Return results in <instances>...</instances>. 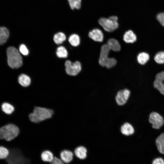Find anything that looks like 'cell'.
<instances>
[{
	"instance_id": "cell-1",
	"label": "cell",
	"mask_w": 164,
	"mask_h": 164,
	"mask_svg": "<svg viewBox=\"0 0 164 164\" xmlns=\"http://www.w3.org/2000/svg\"><path fill=\"white\" fill-rule=\"evenodd\" d=\"M53 114V111L49 109L41 107H35L33 112L29 115L31 121L38 123L51 118Z\"/></svg>"
},
{
	"instance_id": "cell-2",
	"label": "cell",
	"mask_w": 164,
	"mask_h": 164,
	"mask_svg": "<svg viewBox=\"0 0 164 164\" xmlns=\"http://www.w3.org/2000/svg\"><path fill=\"white\" fill-rule=\"evenodd\" d=\"M7 55L8 63L10 67L17 68L22 66V57L16 48L12 46L9 47L7 50Z\"/></svg>"
},
{
	"instance_id": "cell-3",
	"label": "cell",
	"mask_w": 164,
	"mask_h": 164,
	"mask_svg": "<svg viewBox=\"0 0 164 164\" xmlns=\"http://www.w3.org/2000/svg\"><path fill=\"white\" fill-rule=\"evenodd\" d=\"M19 130L18 127L12 124L5 125L0 128V139L11 141L18 135Z\"/></svg>"
},
{
	"instance_id": "cell-4",
	"label": "cell",
	"mask_w": 164,
	"mask_h": 164,
	"mask_svg": "<svg viewBox=\"0 0 164 164\" xmlns=\"http://www.w3.org/2000/svg\"><path fill=\"white\" fill-rule=\"evenodd\" d=\"M6 160L7 164H30L29 159L17 149L11 150Z\"/></svg>"
},
{
	"instance_id": "cell-5",
	"label": "cell",
	"mask_w": 164,
	"mask_h": 164,
	"mask_svg": "<svg viewBox=\"0 0 164 164\" xmlns=\"http://www.w3.org/2000/svg\"><path fill=\"white\" fill-rule=\"evenodd\" d=\"M118 18L112 16L108 18H101L98 20V23L106 31L111 32L117 29L119 26Z\"/></svg>"
},
{
	"instance_id": "cell-6",
	"label": "cell",
	"mask_w": 164,
	"mask_h": 164,
	"mask_svg": "<svg viewBox=\"0 0 164 164\" xmlns=\"http://www.w3.org/2000/svg\"><path fill=\"white\" fill-rule=\"evenodd\" d=\"M109 54V52H100L98 60L100 65L108 68L113 67L117 63V60L115 58L108 57Z\"/></svg>"
},
{
	"instance_id": "cell-7",
	"label": "cell",
	"mask_w": 164,
	"mask_h": 164,
	"mask_svg": "<svg viewBox=\"0 0 164 164\" xmlns=\"http://www.w3.org/2000/svg\"><path fill=\"white\" fill-rule=\"evenodd\" d=\"M65 65L66 73L70 75H77L81 70V64L78 61L72 63L70 60H67L65 62Z\"/></svg>"
},
{
	"instance_id": "cell-8",
	"label": "cell",
	"mask_w": 164,
	"mask_h": 164,
	"mask_svg": "<svg viewBox=\"0 0 164 164\" xmlns=\"http://www.w3.org/2000/svg\"><path fill=\"white\" fill-rule=\"evenodd\" d=\"M149 122L152 125V127L154 129H159L163 125V118L158 113L153 112L150 114L149 118Z\"/></svg>"
},
{
	"instance_id": "cell-9",
	"label": "cell",
	"mask_w": 164,
	"mask_h": 164,
	"mask_svg": "<svg viewBox=\"0 0 164 164\" xmlns=\"http://www.w3.org/2000/svg\"><path fill=\"white\" fill-rule=\"evenodd\" d=\"M130 92L128 89L119 91L117 93L115 97L116 101L119 105H122L127 102L130 95Z\"/></svg>"
},
{
	"instance_id": "cell-10",
	"label": "cell",
	"mask_w": 164,
	"mask_h": 164,
	"mask_svg": "<svg viewBox=\"0 0 164 164\" xmlns=\"http://www.w3.org/2000/svg\"><path fill=\"white\" fill-rule=\"evenodd\" d=\"M153 85L154 87L164 95V71L156 75Z\"/></svg>"
},
{
	"instance_id": "cell-11",
	"label": "cell",
	"mask_w": 164,
	"mask_h": 164,
	"mask_svg": "<svg viewBox=\"0 0 164 164\" xmlns=\"http://www.w3.org/2000/svg\"><path fill=\"white\" fill-rule=\"evenodd\" d=\"M74 154L71 150L68 149H64L60 152L59 157L65 164H68L73 161Z\"/></svg>"
},
{
	"instance_id": "cell-12",
	"label": "cell",
	"mask_w": 164,
	"mask_h": 164,
	"mask_svg": "<svg viewBox=\"0 0 164 164\" xmlns=\"http://www.w3.org/2000/svg\"><path fill=\"white\" fill-rule=\"evenodd\" d=\"M89 37L96 42H102L104 39V34L99 29H94L88 33Z\"/></svg>"
},
{
	"instance_id": "cell-13",
	"label": "cell",
	"mask_w": 164,
	"mask_h": 164,
	"mask_svg": "<svg viewBox=\"0 0 164 164\" xmlns=\"http://www.w3.org/2000/svg\"><path fill=\"white\" fill-rule=\"evenodd\" d=\"M55 155L53 152L49 149L43 150L40 154V158L43 162L50 163L53 159Z\"/></svg>"
},
{
	"instance_id": "cell-14",
	"label": "cell",
	"mask_w": 164,
	"mask_h": 164,
	"mask_svg": "<svg viewBox=\"0 0 164 164\" xmlns=\"http://www.w3.org/2000/svg\"><path fill=\"white\" fill-rule=\"evenodd\" d=\"M87 150L86 148L82 146L76 147L74 150V154L75 156L79 159H84L87 157Z\"/></svg>"
},
{
	"instance_id": "cell-15",
	"label": "cell",
	"mask_w": 164,
	"mask_h": 164,
	"mask_svg": "<svg viewBox=\"0 0 164 164\" xmlns=\"http://www.w3.org/2000/svg\"><path fill=\"white\" fill-rule=\"evenodd\" d=\"M121 133L126 136L132 135L134 132V129L132 126L128 123L123 124L121 128Z\"/></svg>"
},
{
	"instance_id": "cell-16",
	"label": "cell",
	"mask_w": 164,
	"mask_h": 164,
	"mask_svg": "<svg viewBox=\"0 0 164 164\" xmlns=\"http://www.w3.org/2000/svg\"><path fill=\"white\" fill-rule=\"evenodd\" d=\"M124 41L127 43H133L137 39L136 36L131 30H128L125 32L123 37Z\"/></svg>"
},
{
	"instance_id": "cell-17",
	"label": "cell",
	"mask_w": 164,
	"mask_h": 164,
	"mask_svg": "<svg viewBox=\"0 0 164 164\" xmlns=\"http://www.w3.org/2000/svg\"><path fill=\"white\" fill-rule=\"evenodd\" d=\"M107 44L111 50L118 52L121 50V45L118 41L115 39L114 38L109 39L107 41Z\"/></svg>"
},
{
	"instance_id": "cell-18",
	"label": "cell",
	"mask_w": 164,
	"mask_h": 164,
	"mask_svg": "<svg viewBox=\"0 0 164 164\" xmlns=\"http://www.w3.org/2000/svg\"><path fill=\"white\" fill-rule=\"evenodd\" d=\"M155 143L159 151L164 155V133L161 134L157 138Z\"/></svg>"
},
{
	"instance_id": "cell-19",
	"label": "cell",
	"mask_w": 164,
	"mask_h": 164,
	"mask_svg": "<svg viewBox=\"0 0 164 164\" xmlns=\"http://www.w3.org/2000/svg\"><path fill=\"white\" fill-rule=\"evenodd\" d=\"M9 33L8 29L5 27H0V44L5 43L9 37Z\"/></svg>"
},
{
	"instance_id": "cell-20",
	"label": "cell",
	"mask_w": 164,
	"mask_h": 164,
	"mask_svg": "<svg viewBox=\"0 0 164 164\" xmlns=\"http://www.w3.org/2000/svg\"><path fill=\"white\" fill-rule=\"evenodd\" d=\"M18 81L21 86L26 87L30 84L31 79L27 75L25 74H22L19 77Z\"/></svg>"
},
{
	"instance_id": "cell-21",
	"label": "cell",
	"mask_w": 164,
	"mask_h": 164,
	"mask_svg": "<svg viewBox=\"0 0 164 164\" xmlns=\"http://www.w3.org/2000/svg\"><path fill=\"white\" fill-rule=\"evenodd\" d=\"M1 108L3 112L8 114H11L15 110L14 106L7 102L3 103L2 105Z\"/></svg>"
},
{
	"instance_id": "cell-22",
	"label": "cell",
	"mask_w": 164,
	"mask_h": 164,
	"mask_svg": "<svg viewBox=\"0 0 164 164\" xmlns=\"http://www.w3.org/2000/svg\"><path fill=\"white\" fill-rule=\"evenodd\" d=\"M149 55L145 52L140 53L137 57L138 62L141 65L145 64L149 60Z\"/></svg>"
},
{
	"instance_id": "cell-23",
	"label": "cell",
	"mask_w": 164,
	"mask_h": 164,
	"mask_svg": "<svg viewBox=\"0 0 164 164\" xmlns=\"http://www.w3.org/2000/svg\"><path fill=\"white\" fill-rule=\"evenodd\" d=\"M66 39V37L64 33L59 32L56 34L53 37L54 42L57 44L62 43Z\"/></svg>"
},
{
	"instance_id": "cell-24",
	"label": "cell",
	"mask_w": 164,
	"mask_h": 164,
	"mask_svg": "<svg viewBox=\"0 0 164 164\" xmlns=\"http://www.w3.org/2000/svg\"><path fill=\"white\" fill-rule=\"evenodd\" d=\"M68 41L72 46H77L80 43V39L79 36L75 34L71 35L69 37Z\"/></svg>"
},
{
	"instance_id": "cell-25",
	"label": "cell",
	"mask_w": 164,
	"mask_h": 164,
	"mask_svg": "<svg viewBox=\"0 0 164 164\" xmlns=\"http://www.w3.org/2000/svg\"><path fill=\"white\" fill-rule=\"evenodd\" d=\"M71 9H79L81 7V0H67Z\"/></svg>"
},
{
	"instance_id": "cell-26",
	"label": "cell",
	"mask_w": 164,
	"mask_h": 164,
	"mask_svg": "<svg viewBox=\"0 0 164 164\" xmlns=\"http://www.w3.org/2000/svg\"><path fill=\"white\" fill-rule=\"evenodd\" d=\"M57 56L59 58H66L67 57L68 53L66 49L63 46L59 47L56 50Z\"/></svg>"
},
{
	"instance_id": "cell-27",
	"label": "cell",
	"mask_w": 164,
	"mask_h": 164,
	"mask_svg": "<svg viewBox=\"0 0 164 164\" xmlns=\"http://www.w3.org/2000/svg\"><path fill=\"white\" fill-rule=\"evenodd\" d=\"M10 152L4 146H0V159H4L7 158L9 155Z\"/></svg>"
},
{
	"instance_id": "cell-28",
	"label": "cell",
	"mask_w": 164,
	"mask_h": 164,
	"mask_svg": "<svg viewBox=\"0 0 164 164\" xmlns=\"http://www.w3.org/2000/svg\"><path fill=\"white\" fill-rule=\"evenodd\" d=\"M154 60L157 63H164V51H161L157 53L155 56Z\"/></svg>"
},
{
	"instance_id": "cell-29",
	"label": "cell",
	"mask_w": 164,
	"mask_h": 164,
	"mask_svg": "<svg viewBox=\"0 0 164 164\" xmlns=\"http://www.w3.org/2000/svg\"><path fill=\"white\" fill-rule=\"evenodd\" d=\"M19 52L22 54L26 56L28 55L29 50L26 46L23 44H21L19 48Z\"/></svg>"
},
{
	"instance_id": "cell-30",
	"label": "cell",
	"mask_w": 164,
	"mask_h": 164,
	"mask_svg": "<svg viewBox=\"0 0 164 164\" xmlns=\"http://www.w3.org/2000/svg\"><path fill=\"white\" fill-rule=\"evenodd\" d=\"M49 164H66L59 157L55 156L53 160Z\"/></svg>"
},
{
	"instance_id": "cell-31",
	"label": "cell",
	"mask_w": 164,
	"mask_h": 164,
	"mask_svg": "<svg viewBox=\"0 0 164 164\" xmlns=\"http://www.w3.org/2000/svg\"><path fill=\"white\" fill-rule=\"evenodd\" d=\"M157 18L161 25L164 26V13H161L158 14Z\"/></svg>"
},
{
	"instance_id": "cell-32",
	"label": "cell",
	"mask_w": 164,
	"mask_h": 164,
	"mask_svg": "<svg viewBox=\"0 0 164 164\" xmlns=\"http://www.w3.org/2000/svg\"><path fill=\"white\" fill-rule=\"evenodd\" d=\"M152 164H164V160L161 157L156 158L153 160Z\"/></svg>"
}]
</instances>
